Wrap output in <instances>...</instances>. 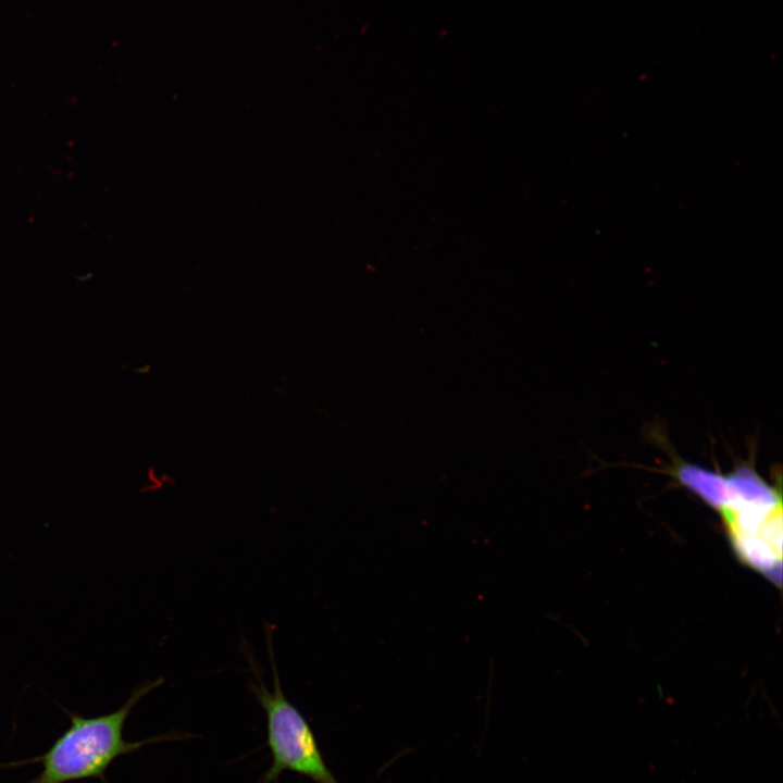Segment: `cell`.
I'll return each instance as SVG.
<instances>
[{
	"instance_id": "3",
	"label": "cell",
	"mask_w": 783,
	"mask_h": 783,
	"mask_svg": "<svg viewBox=\"0 0 783 783\" xmlns=\"http://www.w3.org/2000/svg\"><path fill=\"white\" fill-rule=\"evenodd\" d=\"M266 641L273 672L272 691L264 684L254 660L249 658L256 676L249 687L266 713L268 741L273 757L262 783H272L284 770L307 775L316 783H337L323 761L306 719L284 695L269 632Z\"/></svg>"
},
{
	"instance_id": "1",
	"label": "cell",
	"mask_w": 783,
	"mask_h": 783,
	"mask_svg": "<svg viewBox=\"0 0 783 783\" xmlns=\"http://www.w3.org/2000/svg\"><path fill=\"white\" fill-rule=\"evenodd\" d=\"M672 475L716 509L739 560L781 586V483L769 484L748 464L728 474L679 461Z\"/></svg>"
},
{
	"instance_id": "2",
	"label": "cell",
	"mask_w": 783,
	"mask_h": 783,
	"mask_svg": "<svg viewBox=\"0 0 783 783\" xmlns=\"http://www.w3.org/2000/svg\"><path fill=\"white\" fill-rule=\"evenodd\" d=\"M163 679L138 687L116 711L95 718L71 714L70 728L51 747L33 761H41L42 771L28 783H67L90 778H103L109 766L120 756L129 754L156 738L127 742L123 729L134 706Z\"/></svg>"
}]
</instances>
